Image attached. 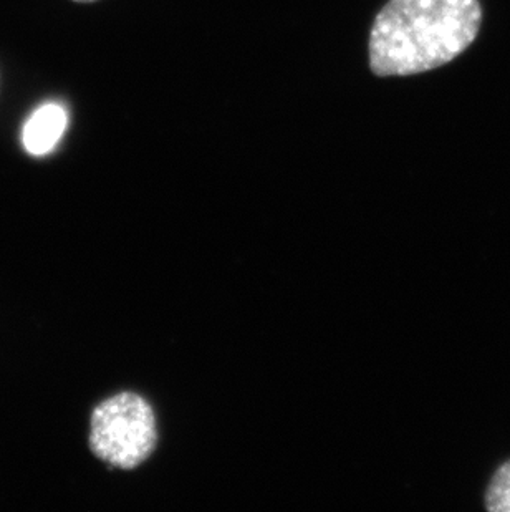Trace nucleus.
<instances>
[{"label":"nucleus","mask_w":510,"mask_h":512,"mask_svg":"<svg viewBox=\"0 0 510 512\" xmlns=\"http://www.w3.org/2000/svg\"><path fill=\"white\" fill-rule=\"evenodd\" d=\"M481 24L479 0H390L371 29V70L408 77L448 65L474 44Z\"/></svg>","instance_id":"obj_1"},{"label":"nucleus","mask_w":510,"mask_h":512,"mask_svg":"<svg viewBox=\"0 0 510 512\" xmlns=\"http://www.w3.org/2000/svg\"><path fill=\"white\" fill-rule=\"evenodd\" d=\"M484 508L489 512H510V459L494 471L486 491Z\"/></svg>","instance_id":"obj_4"},{"label":"nucleus","mask_w":510,"mask_h":512,"mask_svg":"<svg viewBox=\"0 0 510 512\" xmlns=\"http://www.w3.org/2000/svg\"><path fill=\"white\" fill-rule=\"evenodd\" d=\"M67 123V112L57 103L39 108L27 121L22 133L25 150L34 156L47 155L62 138Z\"/></svg>","instance_id":"obj_3"},{"label":"nucleus","mask_w":510,"mask_h":512,"mask_svg":"<svg viewBox=\"0 0 510 512\" xmlns=\"http://www.w3.org/2000/svg\"><path fill=\"white\" fill-rule=\"evenodd\" d=\"M75 2H95V0H75Z\"/></svg>","instance_id":"obj_5"},{"label":"nucleus","mask_w":510,"mask_h":512,"mask_svg":"<svg viewBox=\"0 0 510 512\" xmlns=\"http://www.w3.org/2000/svg\"><path fill=\"white\" fill-rule=\"evenodd\" d=\"M156 423L143 398L120 393L95 408L90 448L97 458L115 468L133 469L153 453Z\"/></svg>","instance_id":"obj_2"}]
</instances>
